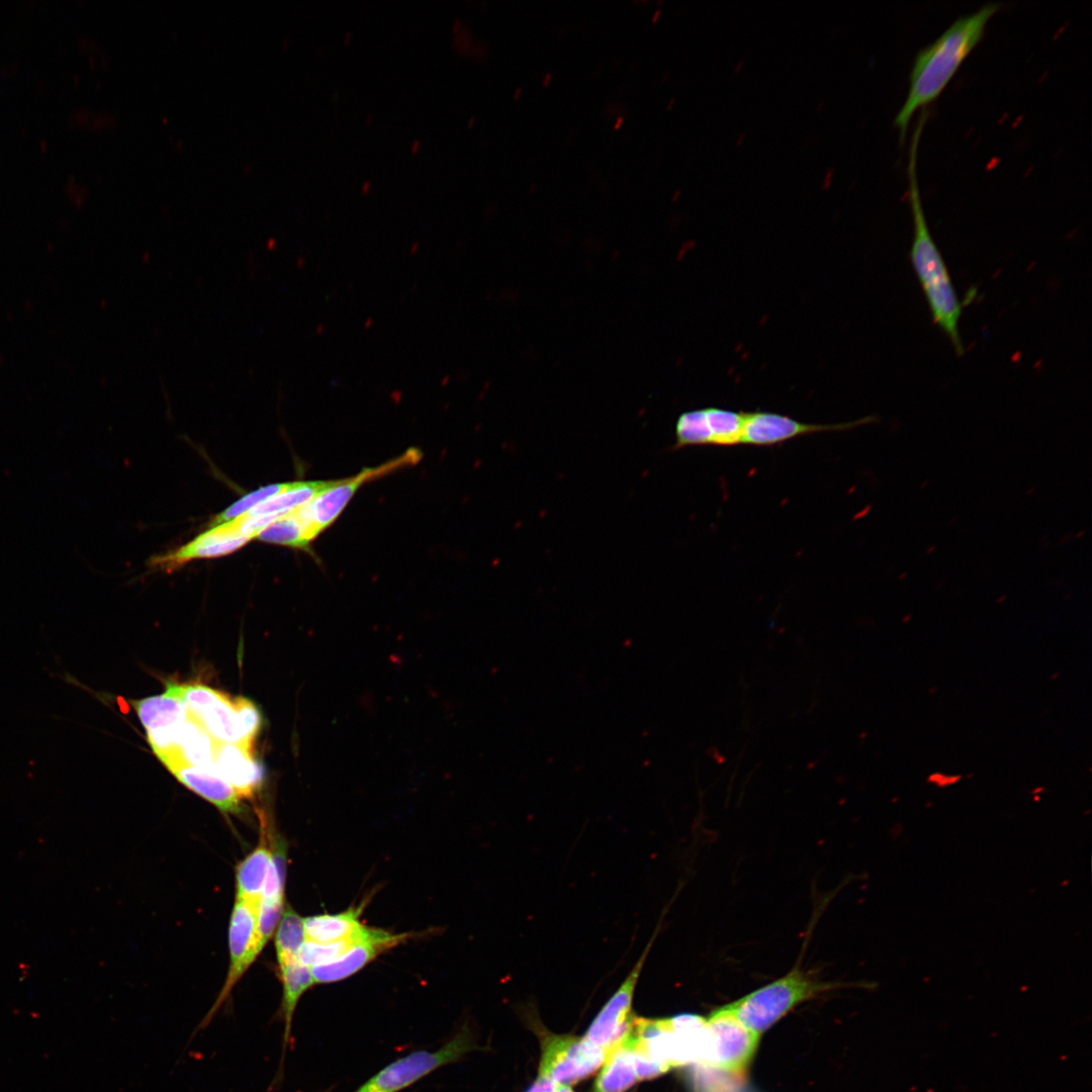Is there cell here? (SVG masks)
<instances>
[{
  "instance_id": "cell-1",
  "label": "cell",
  "mask_w": 1092,
  "mask_h": 1092,
  "mask_svg": "<svg viewBox=\"0 0 1092 1092\" xmlns=\"http://www.w3.org/2000/svg\"><path fill=\"white\" fill-rule=\"evenodd\" d=\"M989 2L976 12L957 18L933 42L921 49L909 76V90L894 123L901 143L914 113L932 103L944 90L961 65L979 44L991 17L1001 8Z\"/></svg>"
},
{
  "instance_id": "cell-2",
  "label": "cell",
  "mask_w": 1092,
  "mask_h": 1092,
  "mask_svg": "<svg viewBox=\"0 0 1092 1092\" xmlns=\"http://www.w3.org/2000/svg\"><path fill=\"white\" fill-rule=\"evenodd\" d=\"M927 115L925 111L920 114L909 149L908 200L913 220L910 261L924 292L933 322L945 334L960 356L964 353L959 331L963 303L960 301L945 262L929 231L917 179V150Z\"/></svg>"
},
{
  "instance_id": "cell-3",
  "label": "cell",
  "mask_w": 1092,
  "mask_h": 1092,
  "mask_svg": "<svg viewBox=\"0 0 1092 1092\" xmlns=\"http://www.w3.org/2000/svg\"><path fill=\"white\" fill-rule=\"evenodd\" d=\"M836 987L811 972L796 968L725 1006L746 1028L761 1036L799 1004Z\"/></svg>"
},
{
  "instance_id": "cell-4",
  "label": "cell",
  "mask_w": 1092,
  "mask_h": 1092,
  "mask_svg": "<svg viewBox=\"0 0 1092 1092\" xmlns=\"http://www.w3.org/2000/svg\"><path fill=\"white\" fill-rule=\"evenodd\" d=\"M760 1035L746 1028L722 1006L705 1019L699 1061L742 1078L755 1055Z\"/></svg>"
},
{
  "instance_id": "cell-5",
  "label": "cell",
  "mask_w": 1092,
  "mask_h": 1092,
  "mask_svg": "<svg viewBox=\"0 0 1092 1092\" xmlns=\"http://www.w3.org/2000/svg\"><path fill=\"white\" fill-rule=\"evenodd\" d=\"M421 458V451L412 447L401 455L381 465L363 468L354 476L335 479V482L329 488L320 492L304 507L314 535L317 537L338 519L363 484L393 473L396 470L413 466Z\"/></svg>"
},
{
  "instance_id": "cell-6",
  "label": "cell",
  "mask_w": 1092,
  "mask_h": 1092,
  "mask_svg": "<svg viewBox=\"0 0 1092 1092\" xmlns=\"http://www.w3.org/2000/svg\"><path fill=\"white\" fill-rule=\"evenodd\" d=\"M607 1051L584 1036H547L542 1044L539 1077L555 1084H574L603 1065Z\"/></svg>"
},
{
  "instance_id": "cell-7",
  "label": "cell",
  "mask_w": 1092,
  "mask_h": 1092,
  "mask_svg": "<svg viewBox=\"0 0 1092 1092\" xmlns=\"http://www.w3.org/2000/svg\"><path fill=\"white\" fill-rule=\"evenodd\" d=\"M260 902L236 898L229 927L230 965L217 999L202 1020L207 1025L232 990L261 953L257 945V921Z\"/></svg>"
},
{
  "instance_id": "cell-8",
  "label": "cell",
  "mask_w": 1092,
  "mask_h": 1092,
  "mask_svg": "<svg viewBox=\"0 0 1092 1092\" xmlns=\"http://www.w3.org/2000/svg\"><path fill=\"white\" fill-rule=\"evenodd\" d=\"M467 1050L466 1036L459 1034L438 1051L415 1052L391 1063L355 1092H398L437 1068L456 1061Z\"/></svg>"
},
{
  "instance_id": "cell-9",
  "label": "cell",
  "mask_w": 1092,
  "mask_h": 1092,
  "mask_svg": "<svg viewBox=\"0 0 1092 1092\" xmlns=\"http://www.w3.org/2000/svg\"><path fill=\"white\" fill-rule=\"evenodd\" d=\"M250 540L233 520L209 527L187 544L152 557L149 560V566L154 570L172 572L194 559L229 555L245 546Z\"/></svg>"
},
{
  "instance_id": "cell-10",
  "label": "cell",
  "mask_w": 1092,
  "mask_h": 1092,
  "mask_svg": "<svg viewBox=\"0 0 1092 1092\" xmlns=\"http://www.w3.org/2000/svg\"><path fill=\"white\" fill-rule=\"evenodd\" d=\"M874 417L833 424H807L776 413H745L741 444L772 446L802 435L821 432H840L869 424Z\"/></svg>"
},
{
  "instance_id": "cell-11",
  "label": "cell",
  "mask_w": 1092,
  "mask_h": 1092,
  "mask_svg": "<svg viewBox=\"0 0 1092 1092\" xmlns=\"http://www.w3.org/2000/svg\"><path fill=\"white\" fill-rule=\"evenodd\" d=\"M413 933L395 934L368 927L364 936L339 959L310 967L314 983L344 980L372 962L379 954L412 938Z\"/></svg>"
},
{
  "instance_id": "cell-12",
  "label": "cell",
  "mask_w": 1092,
  "mask_h": 1092,
  "mask_svg": "<svg viewBox=\"0 0 1092 1092\" xmlns=\"http://www.w3.org/2000/svg\"><path fill=\"white\" fill-rule=\"evenodd\" d=\"M653 938L625 981L610 998L590 1024L584 1037L594 1044L608 1050L623 1033L631 1019L632 1000L639 975L647 958Z\"/></svg>"
},
{
  "instance_id": "cell-13",
  "label": "cell",
  "mask_w": 1092,
  "mask_h": 1092,
  "mask_svg": "<svg viewBox=\"0 0 1092 1092\" xmlns=\"http://www.w3.org/2000/svg\"><path fill=\"white\" fill-rule=\"evenodd\" d=\"M214 766L243 798L251 797L264 779L263 766L253 757L252 748L237 743L217 741Z\"/></svg>"
},
{
  "instance_id": "cell-14",
  "label": "cell",
  "mask_w": 1092,
  "mask_h": 1092,
  "mask_svg": "<svg viewBox=\"0 0 1092 1092\" xmlns=\"http://www.w3.org/2000/svg\"><path fill=\"white\" fill-rule=\"evenodd\" d=\"M188 715L216 741L246 746L235 698L212 689L205 701Z\"/></svg>"
},
{
  "instance_id": "cell-15",
  "label": "cell",
  "mask_w": 1092,
  "mask_h": 1092,
  "mask_svg": "<svg viewBox=\"0 0 1092 1092\" xmlns=\"http://www.w3.org/2000/svg\"><path fill=\"white\" fill-rule=\"evenodd\" d=\"M186 788L225 813L240 810L243 797L213 770L179 762L167 767Z\"/></svg>"
},
{
  "instance_id": "cell-16",
  "label": "cell",
  "mask_w": 1092,
  "mask_h": 1092,
  "mask_svg": "<svg viewBox=\"0 0 1092 1092\" xmlns=\"http://www.w3.org/2000/svg\"><path fill=\"white\" fill-rule=\"evenodd\" d=\"M262 824V823H261ZM269 832L261 826L260 841L236 869V898L260 902L272 859Z\"/></svg>"
},
{
  "instance_id": "cell-17",
  "label": "cell",
  "mask_w": 1092,
  "mask_h": 1092,
  "mask_svg": "<svg viewBox=\"0 0 1092 1092\" xmlns=\"http://www.w3.org/2000/svg\"><path fill=\"white\" fill-rule=\"evenodd\" d=\"M637 1081L631 1046L622 1033L607 1051L594 1092H624Z\"/></svg>"
},
{
  "instance_id": "cell-18",
  "label": "cell",
  "mask_w": 1092,
  "mask_h": 1092,
  "mask_svg": "<svg viewBox=\"0 0 1092 1092\" xmlns=\"http://www.w3.org/2000/svg\"><path fill=\"white\" fill-rule=\"evenodd\" d=\"M133 707L147 732L177 727L188 718L185 704L168 687L162 695L134 701Z\"/></svg>"
},
{
  "instance_id": "cell-19",
  "label": "cell",
  "mask_w": 1092,
  "mask_h": 1092,
  "mask_svg": "<svg viewBox=\"0 0 1092 1092\" xmlns=\"http://www.w3.org/2000/svg\"><path fill=\"white\" fill-rule=\"evenodd\" d=\"M305 506L278 516L256 537L259 541L308 550L316 538L305 513Z\"/></svg>"
},
{
  "instance_id": "cell-20",
  "label": "cell",
  "mask_w": 1092,
  "mask_h": 1092,
  "mask_svg": "<svg viewBox=\"0 0 1092 1092\" xmlns=\"http://www.w3.org/2000/svg\"><path fill=\"white\" fill-rule=\"evenodd\" d=\"M363 907L361 904L338 914H322L303 918L306 940L326 943L354 935L364 926L359 921Z\"/></svg>"
},
{
  "instance_id": "cell-21",
  "label": "cell",
  "mask_w": 1092,
  "mask_h": 1092,
  "mask_svg": "<svg viewBox=\"0 0 1092 1092\" xmlns=\"http://www.w3.org/2000/svg\"><path fill=\"white\" fill-rule=\"evenodd\" d=\"M334 482L335 479L292 481L288 488L261 503L245 515L248 517H270L287 514L310 503L320 492L329 488Z\"/></svg>"
},
{
  "instance_id": "cell-22",
  "label": "cell",
  "mask_w": 1092,
  "mask_h": 1092,
  "mask_svg": "<svg viewBox=\"0 0 1092 1092\" xmlns=\"http://www.w3.org/2000/svg\"><path fill=\"white\" fill-rule=\"evenodd\" d=\"M217 741L189 715L180 727L178 754L182 762L215 770L214 752ZM217 774V772H216Z\"/></svg>"
},
{
  "instance_id": "cell-23",
  "label": "cell",
  "mask_w": 1092,
  "mask_h": 1092,
  "mask_svg": "<svg viewBox=\"0 0 1092 1092\" xmlns=\"http://www.w3.org/2000/svg\"><path fill=\"white\" fill-rule=\"evenodd\" d=\"M279 973L282 982L281 1011L286 1040L289 1037L296 1005L302 994L314 984V980L310 968L301 964L299 960L279 966Z\"/></svg>"
},
{
  "instance_id": "cell-24",
  "label": "cell",
  "mask_w": 1092,
  "mask_h": 1092,
  "mask_svg": "<svg viewBox=\"0 0 1092 1092\" xmlns=\"http://www.w3.org/2000/svg\"><path fill=\"white\" fill-rule=\"evenodd\" d=\"M305 941L303 918L287 905L275 934L278 966L298 960L299 950Z\"/></svg>"
},
{
  "instance_id": "cell-25",
  "label": "cell",
  "mask_w": 1092,
  "mask_h": 1092,
  "mask_svg": "<svg viewBox=\"0 0 1092 1092\" xmlns=\"http://www.w3.org/2000/svg\"><path fill=\"white\" fill-rule=\"evenodd\" d=\"M675 443L673 449L689 446L714 445L713 432L707 408L682 413L674 428Z\"/></svg>"
},
{
  "instance_id": "cell-26",
  "label": "cell",
  "mask_w": 1092,
  "mask_h": 1092,
  "mask_svg": "<svg viewBox=\"0 0 1092 1092\" xmlns=\"http://www.w3.org/2000/svg\"><path fill=\"white\" fill-rule=\"evenodd\" d=\"M367 928L364 925L354 935L334 942L318 943L306 940L299 950L298 960L309 968L333 962L358 942L366 933Z\"/></svg>"
},
{
  "instance_id": "cell-27",
  "label": "cell",
  "mask_w": 1092,
  "mask_h": 1092,
  "mask_svg": "<svg viewBox=\"0 0 1092 1092\" xmlns=\"http://www.w3.org/2000/svg\"><path fill=\"white\" fill-rule=\"evenodd\" d=\"M291 482H282L264 485L243 495L237 502H235L217 516H215L214 519L211 521L209 527H214L231 522L247 514L261 503L288 488Z\"/></svg>"
},
{
  "instance_id": "cell-28",
  "label": "cell",
  "mask_w": 1092,
  "mask_h": 1092,
  "mask_svg": "<svg viewBox=\"0 0 1092 1092\" xmlns=\"http://www.w3.org/2000/svg\"><path fill=\"white\" fill-rule=\"evenodd\" d=\"M284 910V898L260 900L257 921V945L260 952L276 930Z\"/></svg>"
},
{
  "instance_id": "cell-29",
  "label": "cell",
  "mask_w": 1092,
  "mask_h": 1092,
  "mask_svg": "<svg viewBox=\"0 0 1092 1092\" xmlns=\"http://www.w3.org/2000/svg\"><path fill=\"white\" fill-rule=\"evenodd\" d=\"M235 703L240 718L245 745L252 747L253 741L257 736L261 725L260 712L258 708L246 698L236 697Z\"/></svg>"
},
{
  "instance_id": "cell-30",
  "label": "cell",
  "mask_w": 1092,
  "mask_h": 1092,
  "mask_svg": "<svg viewBox=\"0 0 1092 1092\" xmlns=\"http://www.w3.org/2000/svg\"><path fill=\"white\" fill-rule=\"evenodd\" d=\"M555 1083L549 1079L538 1077L537 1081L527 1092H553Z\"/></svg>"
},
{
  "instance_id": "cell-31",
  "label": "cell",
  "mask_w": 1092,
  "mask_h": 1092,
  "mask_svg": "<svg viewBox=\"0 0 1092 1092\" xmlns=\"http://www.w3.org/2000/svg\"><path fill=\"white\" fill-rule=\"evenodd\" d=\"M553 1092H573L569 1085L556 1084Z\"/></svg>"
},
{
  "instance_id": "cell-32",
  "label": "cell",
  "mask_w": 1092,
  "mask_h": 1092,
  "mask_svg": "<svg viewBox=\"0 0 1092 1092\" xmlns=\"http://www.w3.org/2000/svg\"><path fill=\"white\" fill-rule=\"evenodd\" d=\"M419 248H420L419 242H414L410 247V253L412 255H415L419 251Z\"/></svg>"
},
{
  "instance_id": "cell-33",
  "label": "cell",
  "mask_w": 1092,
  "mask_h": 1092,
  "mask_svg": "<svg viewBox=\"0 0 1092 1092\" xmlns=\"http://www.w3.org/2000/svg\"><path fill=\"white\" fill-rule=\"evenodd\" d=\"M450 380H451V376L449 374L445 375L441 380V386L442 387L446 386L449 383Z\"/></svg>"
},
{
  "instance_id": "cell-34",
  "label": "cell",
  "mask_w": 1092,
  "mask_h": 1092,
  "mask_svg": "<svg viewBox=\"0 0 1092 1092\" xmlns=\"http://www.w3.org/2000/svg\"><path fill=\"white\" fill-rule=\"evenodd\" d=\"M420 146H421V143H420V141H419V140H416V141H415V142H414V143L412 144V151H413L414 153L418 152V150H419Z\"/></svg>"
},
{
  "instance_id": "cell-35",
  "label": "cell",
  "mask_w": 1092,
  "mask_h": 1092,
  "mask_svg": "<svg viewBox=\"0 0 1092 1092\" xmlns=\"http://www.w3.org/2000/svg\"><path fill=\"white\" fill-rule=\"evenodd\" d=\"M324 332H325V325L324 324H318L316 329H315V334L316 335H322V334H324Z\"/></svg>"
},
{
  "instance_id": "cell-36",
  "label": "cell",
  "mask_w": 1092,
  "mask_h": 1092,
  "mask_svg": "<svg viewBox=\"0 0 1092 1092\" xmlns=\"http://www.w3.org/2000/svg\"><path fill=\"white\" fill-rule=\"evenodd\" d=\"M623 121H624V117H622V116H621V117H619V118L617 119V121L615 122V125H614V129H615V130L619 129V128H620V126L622 125Z\"/></svg>"
},
{
  "instance_id": "cell-37",
  "label": "cell",
  "mask_w": 1092,
  "mask_h": 1092,
  "mask_svg": "<svg viewBox=\"0 0 1092 1092\" xmlns=\"http://www.w3.org/2000/svg\"><path fill=\"white\" fill-rule=\"evenodd\" d=\"M372 325H373V318H372V317H368V318H367V320H366V321L364 322V328H365V329H369V328H371V327H372Z\"/></svg>"
},
{
  "instance_id": "cell-38",
  "label": "cell",
  "mask_w": 1092,
  "mask_h": 1092,
  "mask_svg": "<svg viewBox=\"0 0 1092 1092\" xmlns=\"http://www.w3.org/2000/svg\"><path fill=\"white\" fill-rule=\"evenodd\" d=\"M361 188H362V191H363L364 193L368 192V190H369V188H370V183H369L368 181L364 182V183L362 184V187H361Z\"/></svg>"
},
{
  "instance_id": "cell-39",
  "label": "cell",
  "mask_w": 1092,
  "mask_h": 1092,
  "mask_svg": "<svg viewBox=\"0 0 1092 1092\" xmlns=\"http://www.w3.org/2000/svg\"><path fill=\"white\" fill-rule=\"evenodd\" d=\"M551 77H552V75L550 73H548L546 75L544 81H543V85H545V86L549 85V83L551 82Z\"/></svg>"
},
{
  "instance_id": "cell-40",
  "label": "cell",
  "mask_w": 1092,
  "mask_h": 1092,
  "mask_svg": "<svg viewBox=\"0 0 1092 1092\" xmlns=\"http://www.w3.org/2000/svg\"><path fill=\"white\" fill-rule=\"evenodd\" d=\"M659 14H660V10L658 9V10H656V11H655V13L653 14V17H652V22H653V23H655V22L657 21V19H658V16H659Z\"/></svg>"
},
{
  "instance_id": "cell-41",
  "label": "cell",
  "mask_w": 1092,
  "mask_h": 1092,
  "mask_svg": "<svg viewBox=\"0 0 1092 1092\" xmlns=\"http://www.w3.org/2000/svg\"><path fill=\"white\" fill-rule=\"evenodd\" d=\"M392 396H393V398L398 399L400 397V391L399 390L392 391Z\"/></svg>"
},
{
  "instance_id": "cell-42",
  "label": "cell",
  "mask_w": 1092,
  "mask_h": 1092,
  "mask_svg": "<svg viewBox=\"0 0 1092 1092\" xmlns=\"http://www.w3.org/2000/svg\"><path fill=\"white\" fill-rule=\"evenodd\" d=\"M521 91H522V89H521V88H518V89H517V91H516V94H515V99H518V98H519V96H520V93H521Z\"/></svg>"
},
{
  "instance_id": "cell-43",
  "label": "cell",
  "mask_w": 1092,
  "mask_h": 1092,
  "mask_svg": "<svg viewBox=\"0 0 1092 1092\" xmlns=\"http://www.w3.org/2000/svg\"><path fill=\"white\" fill-rule=\"evenodd\" d=\"M474 120H475V119H474V117H472V118H470V119H469V122H468V126H469V127H471V126H472V124L474 123Z\"/></svg>"
},
{
  "instance_id": "cell-44",
  "label": "cell",
  "mask_w": 1092,
  "mask_h": 1092,
  "mask_svg": "<svg viewBox=\"0 0 1092 1092\" xmlns=\"http://www.w3.org/2000/svg\"><path fill=\"white\" fill-rule=\"evenodd\" d=\"M350 35H351V32H347V33H346V37H345V40H346V41H349V39H350Z\"/></svg>"
},
{
  "instance_id": "cell-45",
  "label": "cell",
  "mask_w": 1092,
  "mask_h": 1092,
  "mask_svg": "<svg viewBox=\"0 0 1092 1092\" xmlns=\"http://www.w3.org/2000/svg\"><path fill=\"white\" fill-rule=\"evenodd\" d=\"M302 263H303V258H299V260H298V266H299V267H301V266H302Z\"/></svg>"
},
{
  "instance_id": "cell-46",
  "label": "cell",
  "mask_w": 1092,
  "mask_h": 1092,
  "mask_svg": "<svg viewBox=\"0 0 1092 1092\" xmlns=\"http://www.w3.org/2000/svg\"><path fill=\"white\" fill-rule=\"evenodd\" d=\"M416 288H417V285H414V286L412 287V290H415Z\"/></svg>"
}]
</instances>
